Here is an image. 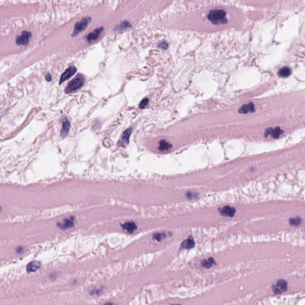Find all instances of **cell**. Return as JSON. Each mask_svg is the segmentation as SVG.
I'll return each mask as SVG.
<instances>
[{
    "label": "cell",
    "mask_w": 305,
    "mask_h": 305,
    "mask_svg": "<svg viewBox=\"0 0 305 305\" xmlns=\"http://www.w3.org/2000/svg\"><path fill=\"white\" fill-rule=\"evenodd\" d=\"M148 101H149V100L147 98H145L144 99H143V100L141 101V103H140V104H139V107L140 109H144V108L146 105H147L148 103Z\"/></svg>",
    "instance_id": "7402d4cb"
},
{
    "label": "cell",
    "mask_w": 305,
    "mask_h": 305,
    "mask_svg": "<svg viewBox=\"0 0 305 305\" xmlns=\"http://www.w3.org/2000/svg\"><path fill=\"white\" fill-rule=\"evenodd\" d=\"M219 212L223 216H230L233 217L235 213V209L229 206H226L221 209H219Z\"/></svg>",
    "instance_id": "52a82bcc"
},
{
    "label": "cell",
    "mask_w": 305,
    "mask_h": 305,
    "mask_svg": "<svg viewBox=\"0 0 305 305\" xmlns=\"http://www.w3.org/2000/svg\"><path fill=\"white\" fill-rule=\"evenodd\" d=\"M194 246H195V242L193 238L191 237H189L188 239L185 240L182 243L181 247L183 249H191L194 247Z\"/></svg>",
    "instance_id": "4fadbf2b"
},
{
    "label": "cell",
    "mask_w": 305,
    "mask_h": 305,
    "mask_svg": "<svg viewBox=\"0 0 305 305\" xmlns=\"http://www.w3.org/2000/svg\"><path fill=\"white\" fill-rule=\"evenodd\" d=\"M132 129L131 128H129L128 129H127L125 131V132L123 133L122 135V138H121V140H120V145L121 146H123V147H125V146L127 145V144L129 142V137H130V135L132 133Z\"/></svg>",
    "instance_id": "30bf717a"
},
{
    "label": "cell",
    "mask_w": 305,
    "mask_h": 305,
    "mask_svg": "<svg viewBox=\"0 0 305 305\" xmlns=\"http://www.w3.org/2000/svg\"><path fill=\"white\" fill-rule=\"evenodd\" d=\"M208 260H209V261L211 262V263H212L213 265L215 264V261L213 259V257H210V258H209V259H208Z\"/></svg>",
    "instance_id": "484cf974"
},
{
    "label": "cell",
    "mask_w": 305,
    "mask_h": 305,
    "mask_svg": "<svg viewBox=\"0 0 305 305\" xmlns=\"http://www.w3.org/2000/svg\"><path fill=\"white\" fill-rule=\"evenodd\" d=\"M40 265H41V264L39 262H36V261L32 262L27 265L26 269L29 273L35 272L40 267Z\"/></svg>",
    "instance_id": "9a60e30c"
},
{
    "label": "cell",
    "mask_w": 305,
    "mask_h": 305,
    "mask_svg": "<svg viewBox=\"0 0 305 305\" xmlns=\"http://www.w3.org/2000/svg\"><path fill=\"white\" fill-rule=\"evenodd\" d=\"M103 31V28H100L98 29H96L94 31L91 32L86 37V40L89 42H93L94 41L98 39V38L101 35V33Z\"/></svg>",
    "instance_id": "ba28073f"
},
{
    "label": "cell",
    "mask_w": 305,
    "mask_h": 305,
    "mask_svg": "<svg viewBox=\"0 0 305 305\" xmlns=\"http://www.w3.org/2000/svg\"><path fill=\"white\" fill-rule=\"evenodd\" d=\"M32 36V35L31 32L24 31L21 32V35L17 36L16 40V44L18 45H27L29 42Z\"/></svg>",
    "instance_id": "277c9868"
},
{
    "label": "cell",
    "mask_w": 305,
    "mask_h": 305,
    "mask_svg": "<svg viewBox=\"0 0 305 305\" xmlns=\"http://www.w3.org/2000/svg\"><path fill=\"white\" fill-rule=\"evenodd\" d=\"M172 147V145L167 142L166 140L162 139L159 142V146H158V150L162 151H167L169 149H170Z\"/></svg>",
    "instance_id": "5bb4252c"
},
{
    "label": "cell",
    "mask_w": 305,
    "mask_h": 305,
    "mask_svg": "<svg viewBox=\"0 0 305 305\" xmlns=\"http://www.w3.org/2000/svg\"><path fill=\"white\" fill-rule=\"evenodd\" d=\"M77 71V69L75 67L71 66L69 67L68 69L66 70V71L62 74L60 80V84H62L63 82L66 81L67 79L71 78L72 76H73L74 74H76Z\"/></svg>",
    "instance_id": "8992f818"
},
{
    "label": "cell",
    "mask_w": 305,
    "mask_h": 305,
    "mask_svg": "<svg viewBox=\"0 0 305 305\" xmlns=\"http://www.w3.org/2000/svg\"><path fill=\"white\" fill-rule=\"evenodd\" d=\"M74 220L71 219H65L63 223H59L58 225L62 229H66V228H70L74 226Z\"/></svg>",
    "instance_id": "2e32d148"
},
{
    "label": "cell",
    "mask_w": 305,
    "mask_h": 305,
    "mask_svg": "<svg viewBox=\"0 0 305 305\" xmlns=\"http://www.w3.org/2000/svg\"><path fill=\"white\" fill-rule=\"evenodd\" d=\"M71 128V124L70 122L68 120H64L62 125V129L61 131L60 135L62 137H65L69 133V131L70 130Z\"/></svg>",
    "instance_id": "8fae6325"
},
{
    "label": "cell",
    "mask_w": 305,
    "mask_h": 305,
    "mask_svg": "<svg viewBox=\"0 0 305 305\" xmlns=\"http://www.w3.org/2000/svg\"><path fill=\"white\" fill-rule=\"evenodd\" d=\"M289 222H290V225H292L298 226L301 223L302 219L299 217L295 218H290L289 220Z\"/></svg>",
    "instance_id": "ffe728a7"
},
{
    "label": "cell",
    "mask_w": 305,
    "mask_h": 305,
    "mask_svg": "<svg viewBox=\"0 0 305 305\" xmlns=\"http://www.w3.org/2000/svg\"><path fill=\"white\" fill-rule=\"evenodd\" d=\"M158 47L163 49H167L168 47V44L166 42H162L158 45Z\"/></svg>",
    "instance_id": "cb8c5ba5"
},
{
    "label": "cell",
    "mask_w": 305,
    "mask_h": 305,
    "mask_svg": "<svg viewBox=\"0 0 305 305\" xmlns=\"http://www.w3.org/2000/svg\"><path fill=\"white\" fill-rule=\"evenodd\" d=\"M273 289L275 294L280 295L287 291V283L284 280H280L277 281L276 284L274 285Z\"/></svg>",
    "instance_id": "5b68a950"
},
{
    "label": "cell",
    "mask_w": 305,
    "mask_h": 305,
    "mask_svg": "<svg viewBox=\"0 0 305 305\" xmlns=\"http://www.w3.org/2000/svg\"><path fill=\"white\" fill-rule=\"evenodd\" d=\"M278 74L280 76L287 77L291 74V70L288 67H284L280 70Z\"/></svg>",
    "instance_id": "e0dca14e"
},
{
    "label": "cell",
    "mask_w": 305,
    "mask_h": 305,
    "mask_svg": "<svg viewBox=\"0 0 305 305\" xmlns=\"http://www.w3.org/2000/svg\"><path fill=\"white\" fill-rule=\"evenodd\" d=\"M121 227L125 231L130 234L133 233L137 228V225L134 222H127L121 225Z\"/></svg>",
    "instance_id": "9c48e42d"
},
{
    "label": "cell",
    "mask_w": 305,
    "mask_h": 305,
    "mask_svg": "<svg viewBox=\"0 0 305 305\" xmlns=\"http://www.w3.org/2000/svg\"><path fill=\"white\" fill-rule=\"evenodd\" d=\"M131 26V25H130V23L128 21H123L119 26H117L116 27V28H115V31H121L125 29V28H129Z\"/></svg>",
    "instance_id": "ac0fdd59"
},
{
    "label": "cell",
    "mask_w": 305,
    "mask_h": 305,
    "mask_svg": "<svg viewBox=\"0 0 305 305\" xmlns=\"http://www.w3.org/2000/svg\"><path fill=\"white\" fill-rule=\"evenodd\" d=\"M84 78L81 75L77 76L67 85L65 92L67 94L72 93L80 89L84 84Z\"/></svg>",
    "instance_id": "7a4b0ae2"
},
{
    "label": "cell",
    "mask_w": 305,
    "mask_h": 305,
    "mask_svg": "<svg viewBox=\"0 0 305 305\" xmlns=\"http://www.w3.org/2000/svg\"><path fill=\"white\" fill-rule=\"evenodd\" d=\"M163 234H160V233H156V234H154V235H153V238L155 239V240H157L158 241H160L162 238H163Z\"/></svg>",
    "instance_id": "603a6c76"
},
{
    "label": "cell",
    "mask_w": 305,
    "mask_h": 305,
    "mask_svg": "<svg viewBox=\"0 0 305 305\" xmlns=\"http://www.w3.org/2000/svg\"><path fill=\"white\" fill-rule=\"evenodd\" d=\"M91 19L90 17H85L82 19V21L76 23L74 32L72 33V36H75L78 35L81 32L84 31L87 27L88 23L91 21Z\"/></svg>",
    "instance_id": "3957f363"
},
{
    "label": "cell",
    "mask_w": 305,
    "mask_h": 305,
    "mask_svg": "<svg viewBox=\"0 0 305 305\" xmlns=\"http://www.w3.org/2000/svg\"><path fill=\"white\" fill-rule=\"evenodd\" d=\"M226 12L222 9L210 11L208 16V19L214 25L225 24L227 22Z\"/></svg>",
    "instance_id": "6da1fadb"
},
{
    "label": "cell",
    "mask_w": 305,
    "mask_h": 305,
    "mask_svg": "<svg viewBox=\"0 0 305 305\" xmlns=\"http://www.w3.org/2000/svg\"><path fill=\"white\" fill-rule=\"evenodd\" d=\"M254 111V105L252 103H250L248 105H242V107L239 109L240 113H247L249 112H253Z\"/></svg>",
    "instance_id": "7c38bea8"
},
{
    "label": "cell",
    "mask_w": 305,
    "mask_h": 305,
    "mask_svg": "<svg viewBox=\"0 0 305 305\" xmlns=\"http://www.w3.org/2000/svg\"><path fill=\"white\" fill-rule=\"evenodd\" d=\"M201 265L205 268H211L212 267V266L213 265V264L211 263V262L209 261V260H203L202 262H201Z\"/></svg>",
    "instance_id": "44dd1931"
},
{
    "label": "cell",
    "mask_w": 305,
    "mask_h": 305,
    "mask_svg": "<svg viewBox=\"0 0 305 305\" xmlns=\"http://www.w3.org/2000/svg\"><path fill=\"white\" fill-rule=\"evenodd\" d=\"M281 130L280 128H276L274 129H271L269 132L271 134V137L274 138H278L280 135L281 134Z\"/></svg>",
    "instance_id": "d6986e66"
},
{
    "label": "cell",
    "mask_w": 305,
    "mask_h": 305,
    "mask_svg": "<svg viewBox=\"0 0 305 305\" xmlns=\"http://www.w3.org/2000/svg\"><path fill=\"white\" fill-rule=\"evenodd\" d=\"M45 78H46L47 81H51V74H47L46 75V76H45Z\"/></svg>",
    "instance_id": "d4e9b609"
}]
</instances>
